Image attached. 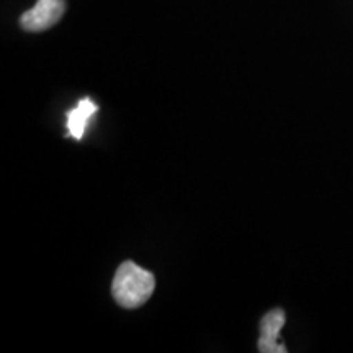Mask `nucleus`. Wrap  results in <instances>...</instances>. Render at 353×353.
Instances as JSON below:
<instances>
[{
    "mask_svg": "<svg viewBox=\"0 0 353 353\" xmlns=\"http://www.w3.org/2000/svg\"><path fill=\"white\" fill-rule=\"evenodd\" d=\"M64 12L65 0H38L33 8L20 17V25L26 32H44L63 19Z\"/></svg>",
    "mask_w": 353,
    "mask_h": 353,
    "instance_id": "nucleus-2",
    "label": "nucleus"
},
{
    "mask_svg": "<svg viewBox=\"0 0 353 353\" xmlns=\"http://www.w3.org/2000/svg\"><path fill=\"white\" fill-rule=\"evenodd\" d=\"M156 278L134 262H125L114 273L112 293L121 307L136 309L152 296Z\"/></svg>",
    "mask_w": 353,
    "mask_h": 353,
    "instance_id": "nucleus-1",
    "label": "nucleus"
},
{
    "mask_svg": "<svg viewBox=\"0 0 353 353\" xmlns=\"http://www.w3.org/2000/svg\"><path fill=\"white\" fill-rule=\"evenodd\" d=\"M285 312L281 309H272L260 321L259 352L262 353H286L283 343L278 342L281 329L285 325Z\"/></svg>",
    "mask_w": 353,
    "mask_h": 353,
    "instance_id": "nucleus-3",
    "label": "nucleus"
},
{
    "mask_svg": "<svg viewBox=\"0 0 353 353\" xmlns=\"http://www.w3.org/2000/svg\"><path fill=\"white\" fill-rule=\"evenodd\" d=\"M97 112V105L90 99H82L79 101L77 108L70 110L68 113V130L69 136L76 139H82L83 131L88 125V120Z\"/></svg>",
    "mask_w": 353,
    "mask_h": 353,
    "instance_id": "nucleus-4",
    "label": "nucleus"
}]
</instances>
